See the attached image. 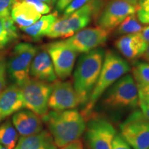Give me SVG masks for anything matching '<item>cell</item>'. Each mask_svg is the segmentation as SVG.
I'll return each mask as SVG.
<instances>
[{
    "instance_id": "7",
    "label": "cell",
    "mask_w": 149,
    "mask_h": 149,
    "mask_svg": "<svg viewBox=\"0 0 149 149\" xmlns=\"http://www.w3.org/2000/svg\"><path fill=\"white\" fill-rule=\"evenodd\" d=\"M85 139L90 149H112L117 130L113 124L100 115L93 113L86 120Z\"/></svg>"
},
{
    "instance_id": "17",
    "label": "cell",
    "mask_w": 149,
    "mask_h": 149,
    "mask_svg": "<svg viewBox=\"0 0 149 149\" xmlns=\"http://www.w3.org/2000/svg\"><path fill=\"white\" fill-rule=\"evenodd\" d=\"M148 44L142 38L140 33L123 35L115 42L119 52L128 60H135L141 57Z\"/></svg>"
},
{
    "instance_id": "36",
    "label": "cell",
    "mask_w": 149,
    "mask_h": 149,
    "mask_svg": "<svg viewBox=\"0 0 149 149\" xmlns=\"http://www.w3.org/2000/svg\"><path fill=\"white\" fill-rule=\"evenodd\" d=\"M141 57H142L143 59L146 61L149 59V44H148V45H147L146 51H145L144 53L143 54V55L141 56Z\"/></svg>"
},
{
    "instance_id": "31",
    "label": "cell",
    "mask_w": 149,
    "mask_h": 149,
    "mask_svg": "<svg viewBox=\"0 0 149 149\" xmlns=\"http://www.w3.org/2000/svg\"><path fill=\"white\" fill-rule=\"evenodd\" d=\"M139 100L149 104V85L138 88Z\"/></svg>"
},
{
    "instance_id": "3",
    "label": "cell",
    "mask_w": 149,
    "mask_h": 149,
    "mask_svg": "<svg viewBox=\"0 0 149 149\" xmlns=\"http://www.w3.org/2000/svg\"><path fill=\"white\" fill-rule=\"evenodd\" d=\"M131 68L126 59L115 51L109 50L104 54L103 64L88 103L81 111V115L86 120L89 117L95 104L100 97L103 95L113 84L129 72Z\"/></svg>"
},
{
    "instance_id": "13",
    "label": "cell",
    "mask_w": 149,
    "mask_h": 149,
    "mask_svg": "<svg viewBox=\"0 0 149 149\" xmlns=\"http://www.w3.org/2000/svg\"><path fill=\"white\" fill-rule=\"evenodd\" d=\"M78 106L79 102L73 84L70 81H54L48 100V109L54 111H63L75 109Z\"/></svg>"
},
{
    "instance_id": "9",
    "label": "cell",
    "mask_w": 149,
    "mask_h": 149,
    "mask_svg": "<svg viewBox=\"0 0 149 149\" xmlns=\"http://www.w3.org/2000/svg\"><path fill=\"white\" fill-rule=\"evenodd\" d=\"M120 135L133 149L149 148V120L141 111L133 112L120 126Z\"/></svg>"
},
{
    "instance_id": "42",
    "label": "cell",
    "mask_w": 149,
    "mask_h": 149,
    "mask_svg": "<svg viewBox=\"0 0 149 149\" xmlns=\"http://www.w3.org/2000/svg\"><path fill=\"white\" fill-rule=\"evenodd\" d=\"M148 149H149V148H148Z\"/></svg>"
},
{
    "instance_id": "38",
    "label": "cell",
    "mask_w": 149,
    "mask_h": 149,
    "mask_svg": "<svg viewBox=\"0 0 149 149\" xmlns=\"http://www.w3.org/2000/svg\"><path fill=\"white\" fill-rule=\"evenodd\" d=\"M41 1H44V2L46 3H47V4H48V5L52 4V1H51V0H41Z\"/></svg>"
},
{
    "instance_id": "32",
    "label": "cell",
    "mask_w": 149,
    "mask_h": 149,
    "mask_svg": "<svg viewBox=\"0 0 149 149\" xmlns=\"http://www.w3.org/2000/svg\"><path fill=\"white\" fill-rule=\"evenodd\" d=\"M59 149H84V144L81 139H76L72 142L69 143L66 146L61 147Z\"/></svg>"
},
{
    "instance_id": "41",
    "label": "cell",
    "mask_w": 149,
    "mask_h": 149,
    "mask_svg": "<svg viewBox=\"0 0 149 149\" xmlns=\"http://www.w3.org/2000/svg\"><path fill=\"white\" fill-rule=\"evenodd\" d=\"M147 61H148V62H149V59H148V60H147Z\"/></svg>"
},
{
    "instance_id": "40",
    "label": "cell",
    "mask_w": 149,
    "mask_h": 149,
    "mask_svg": "<svg viewBox=\"0 0 149 149\" xmlns=\"http://www.w3.org/2000/svg\"><path fill=\"white\" fill-rule=\"evenodd\" d=\"M51 1H52V4H55V3L57 1V0H51Z\"/></svg>"
},
{
    "instance_id": "39",
    "label": "cell",
    "mask_w": 149,
    "mask_h": 149,
    "mask_svg": "<svg viewBox=\"0 0 149 149\" xmlns=\"http://www.w3.org/2000/svg\"><path fill=\"white\" fill-rule=\"evenodd\" d=\"M0 149H8V148H6V147L2 146V145H0Z\"/></svg>"
},
{
    "instance_id": "34",
    "label": "cell",
    "mask_w": 149,
    "mask_h": 149,
    "mask_svg": "<svg viewBox=\"0 0 149 149\" xmlns=\"http://www.w3.org/2000/svg\"><path fill=\"white\" fill-rule=\"evenodd\" d=\"M138 105L140 107L141 112L142 113V114L144 115V116L147 120H149V104L139 100Z\"/></svg>"
},
{
    "instance_id": "2",
    "label": "cell",
    "mask_w": 149,
    "mask_h": 149,
    "mask_svg": "<svg viewBox=\"0 0 149 149\" xmlns=\"http://www.w3.org/2000/svg\"><path fill=\"white\" fill-rule=\"evenodd\" d=\"M105 51L97 48L80 56L73 74V86L79 105L86 106L97 81Z\"/></svg>"
},
{
    "instance_id": "35",
    "label": "cell",
    "mask_w": 149,
    "mask_h": 149,
    "mask_svg": "<svg viewBox=\"0 0 149 149\" xmlns=\"http://www.w3.org/2000/svg\"><path fill=\"white\" fill-rule=\"evenodd\" d=\"M140 34L145 42L147 44H149V26L145 28H143L140 32Z\"/></svg>"
},
{
    "instance_id": "29",
    "label": "cell",
    "mask_w": 149,
    "mask_h": 149,
    "mask_svg": "<svg viewBox=\"0 0 149 149\" xmlns=\"http://www.w3.org/2000/svg\"><path fill=\"white\" fill-rule=\"evenodd\" d=\"M16 0H0V17L10 15L11 10Z\"/></svg>"
},
{
    "instance_id": "4",
    "label": "cell",
    "mask_w": 149,
    "mask_h": 149,
    "mask_svg": "<svg viewBox=\"0 0 149 149\" xmlns=\"http://www.w3.org/2000/svg\"><path fill=\"white\" fill-rule=\"evenodd\" d=\"M102 0H91L67 17L55 22L46 36L50 38H68L86 27L93 17L101 10Z\"/></svg>"
},
{
    "instance_id": "21",
    "label": "cell",
    "mask_w": 149,
    "mask_h": 149,
    "mask_svg": "<svg viewBox=\"0 0 149 149\" xmlns=\"http://www.w3.org/2000/svg\"><path fill=\"white\" fill-rule=\"evenodd\" d=\"M18 139V133L12 121L7 120L0 125V145L8 149H15Z\"/></svg>"
},
{
    "instance_id": "1",
    "label": "cell",
    "mask_w": 149,
    "mask_h": 149,
    "mask_svg": "<svg viewBox=\"0 0 149 149\" xmlns=\"http://www.w3.org/2000/svg\"><path fill=\"white\" fill-rule=\"evenodd\" d=\"M42 120L59 148L80 139L86 126L84 117L76 109L48 111Z\"/></svg>"
},
{
    "instance_id": "10",
    "label": "cell",
    "mask_w": 149,
    "mask_h": 149,
    "mask_svg": "<svg viewBox=\"0 0 149 149\" xmlns=\"http://www.w3.org/2000/svg\"><path fill=\"white\" fill-rule=\"evenodd\" d=\"M46 50L53 62L57 77L65 80L71 75L77 53L68 45L64 40L51 43Z\"/></svg>"
},
{
    "instance_id": "19",
    "label": "cell",
    "mask_w": 149,
    "mask_h": 149,
    "mask_svg": "<svg viewBox=\"0 0 149 149\" xmlns=\"http://www.w3.org/2000/svg\"><path fill=\"white\" fill-rule=\"evenodd\" d=\"M54 139L48 130L21 137L15 149H57Z\"/></svg>"
},
{
    "instance_id": "15",
    "label": "cell",
    "mask_w": 149,
    "mask_h": 149,
    "mask_svg": "<svg viewBox=\"0 0 149 149\" xmlns=\"http://www.w3.org/2000/svg\"><path fill=\"white\" fill-rule=\"evenodd\" d=\"M12 123L22 137L38 133L44 130L42 120L28 109H22L13 115Z\"/></svg>"
},
{
    "instance_id": "14",
    "label": "cell",
    "mask_w": 149,
    "mask_h": 149,
    "mask_svg": "<svg viewBox=\"0 0 149 149\" xmlns=\"http://www.w3.org/2000/svg\"><path fill=\"white\" fill-rule=\"evenodd\" d=\"M24 108L23 97L19 86L13 84L0 93V122Z\"/></svg>"
},
{
    "instance_id": "16",
    "label": "cell",
    "mask_w": 149,
    "mask_h": 149,
    "mask_svg": "<svg viewBox=\"0 0 149 149\" xmlns=\"http://www.w3.org/2000/svg\"><path fill=\"white\" fill-rule=\"evenodd\" d=\"M30 75L34 79L51 83L57 79L49 54L46 50L37 51L30 68Z\"/></svg>"
},
{
    "instance_id": "20",
    "label": "cell",
    "mask_w": 149,
    "mask_h": 149,
    "mask_svg": "<svg viewBox=\"0 0 149 149\" xmlns=\"http://www.w3.org/2000/svg\"><path fill=\"white\" fill-rule=\"evenodd\" d=\"M57 19V12L41 17L37 21L30 26L22 28L26 34L32 37L33 40H39L49 32L53 24Z\"/></svg>"
},
{
    "instance_id": "23",
    "label": "cell",
    "mask_w": 149,
    "mask_h": 149,
    "mask_svg": "<svg viewBox=\"0 0 149 149\" xmlns=\"http://www.w3.org/2000/svg\"><path fill=\"white\" fill-rule=\"evenodd\" d=\"M133 77L137 88L149 85V63L137 61L133 66Z\"/></svg>"
},
{
    "instance_id": "25",
    "label": "cell",
    "mask_w": 149,
    "mask_h": 149,
    "mask_svg": "<svg viewBox=\"0 0 149 149\" xmlns=\"http://www.w3.org/2000/svg\"><path fill=\"white\" fill-rule=\"evenodd\" d=\"M13 42L6 28L4 19L0 17V50L6 47L9 43Z\"/></svg>"
},
{
    "instance_id": "8",
    "label": "cell",
    "mask_w": 149,
    "mask_h": 149,
    "mask_svg": "<svg viewBox=\"0 0 149 149\" xmlns=\"http://www.w3.org/2000/svg\"><path fill=\"white\" fill-rule=\"evenodd\" d=\"M20 87L24 107L41 118L48 112V100L52 84L36 79H29Z\"/></svg>"
},
{
    "instance_id": "5",
    "label": "cell",
    "mask_w": 149,
    "mask_h": 149,
    "mask_svg": "<svg viewBox=\"0 0 149 149\" xmlns=\"http://www.w3.org/2000/svg\"><path fill=\"white\" fill-rule=\"evenodd\" d=\"M103 103L111 109L135 108L139 104L138 88L131 74H125L105 94Z\"/></svg>"
},
{
    "instance_id": "11",
    "label": "cell",
    "mask_w": 149,
    "mask_h": 149,
    "mask_svg": "<svg viewBox=\"0 0 149 149\" xmlns=\"http://www.w3.org/2000/svg\"><path fill=\"white\" fill-rule=\"evenodd\" d=\"M137 6L124 0H111L104 7L97 19V25L101 29L111 32L125 19L136 13Z\"/></svg>"
},
{
    "instance_id": "12",
    "label": "cell",
    "mask_w": 149,
    "mask_h": 149,
    "mask_svg": "<svg viewBox=\"0 0 149 149\" xmlns=\"http://www.w3.org/2000/svg\"><path fill=\"white\" fill-rule=\"evenodd\" d=\"M109 34V31L100 27L88 28L78 31L64 42L77 53H86L107 42Z\"/></svg>"
},
{
    "instance_id": "24",
    "label": "cell",
    "mask_w": 149,
    "mask_h": 149,
    "mask_svg": "<svg viewBox=\"0 0 149 149\" xmlns=\"http://www.w3.org/2000/svg\"><path fill=\"white\" fill-rule=\"evenodd\" d=\"M136 16L140 23L149 24V0H139Z\"/></svg>"
},
{
    "instance_id": "26",
    "label": "cell",
    "mask_w": 149,
    "mask_h": 149,
    "mask_svg": "<svg viewBox=\"0 0 149 149\" xmlns=\"http://www.w3.org/2000/svg\"><path fill=\"white\" fill-rule=\"evenodd\" d=\"M33 6L39 13L46 15L51 11V7L47 3L41 0H22Z\"/></svg>"
},
{
    "instance_id": "6",
    "label": "cell",
    "mask_w": 149,
    "mask_h": 149,
    "mask_svg": "<svg viewBox=\"0 0 149 149\" xmlns=\"http://www.w3.org/2000/svg\"><path fill=\"white\" fill-rule=\"evenodd\" d=\"M38 51L36 46L29 43L17 44L7 62V72L14 83L21 86L30 79V68L34 57Z\"/></svg>"
},
{
    "instance_id": "27",
    "label": "cell",
    "mask_w": 149,
    "mask_h": 149,
    "mask_svg": "<svg viewBox=\"0 0 149 149\" xmlns=\"http://www.w3.org/2000/svg\"><path fill=\"white\" fill-rule=\"evenodd\" d=\"M91 0H73L69 3V5L63 11V17H67L72 13L82 7Z\"/></svg>"
},
{
    "instance_id": "37",
    "label": "cell",
    "mask_w": 149,
    "mask_h": 149,
    "mask_svg": "<svg viewBox=\"0 0 149 149\" xmlns=\"http://www.w3.org/2000/svg\"><path fill=\"white\" fill-rule=\"evenodd\" d=\"M124 1H127V2L131 3L132 5L135 6H137V3H138L139 0H124Z\"/></svg>"
},
{
    "instance_id": "28",
    "label": "cell",
    "mask_w": 149,
    "mask_h": 149,
    "mask_svg": "<svg viewBox=\"0 0 149 149\" xmlns=\"http://www.w3.org/2000/svg\"><path fill=\"white\" fill-rule=\"evenodd\" d=\"M7 62L2 56H0V93L5 88L6 85Z\"/></svg>"
},
{
    "instance_id": "22",
    "label": "cell",
    "mask_w": 149,
    "mask_h": 149,
    "mask_svg": "<svg viewBox=\"0 0 149 149\" xmlns=\"http://www.w3.org/2000/svg\"><path fill=\"white\" fill-rule=\"evenodd\" d=\"M142 26L135 14L127 17L116 28L115 35H126L140 33Z\"/></svg>"
},
{
    "instance_id": "18",
    "label": "cell",
    "mask_w": 149,
    "mask_h": 149,
    "mask_svg": "<svg viewBox=\"0 0 149 149\" xmlns=\"http://www.w3.org/2000/svg\"><path fill=\"white\" fill-rule=\"evenodd\" d=\"M10 15L15 23L21 29L33 25L42 17L33 6L22 0L14 3Z\"/></svg>"
},
{
    "instance_id": "30",
    "label": "cell",
    "mask_w": 149,
    "mask_h": 149,
    "mask_svg": "<svg viewBox=\"0 0 149 149\" xmlns=\"http://www.w3.org/2000/svg\"><path fill=\"white\" fill-rule=\"evenodd\" d=\"M112 149H133L120 134L117 133L112 144Z\"/></svg>"
},
{
    "instance_id": "33",
    "label": "cell",
    "mask_w": 149,
    "mask_h": 149,
    "mask_svg": "<svg viewBox=\"0 0 149 149\" xmlns=\"http://www.w3.org/2000/svg\"><path fill=\"white\" fill-rule=\"evenodd\" d=\"M73 0H57L56 3V8L57 12H62Z\"/></svg>"
}]
</instances>
